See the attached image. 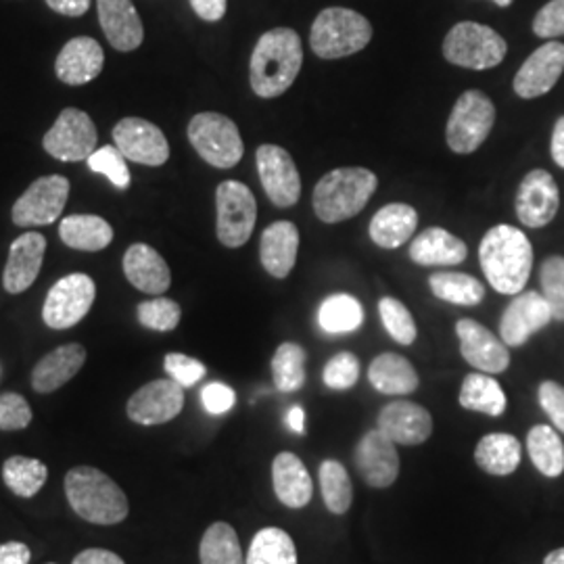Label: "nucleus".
<instances>
[{
	"label": "nucleus",
	"mask_w": 564,
	"mask_h": 564,
	"mask_svg": "<svg viewBox=\"0 0 564 564\" xmlns=\"http://www.w3.org/2000/svg\"><path fill=\"white\" fill-rule=\"evenodd\" d=\"M479 262L487 282L502 295L523 293L533 268V247L521 228L498 224L479 245Z\"/></svg>",
	"instance_id": "obj_1"
},
{
	"label": "nucleus",
	"mask_w": 564,
	"mask_h": 564,
	"mask_svg": "<svg viewBox=\"0 0 564 564\" xmlns=\"http://www.w3.org/2000/svg\"><path fill=\"white\" fill-rule=\"evenodd\" d=\"M303 65L302 39L291 28H274L256 44L249 80L262 99H274L286 93L297 80Z\"/></svg>",
	"instance_id": "obj_2"
},
{
	"label": "nucleus",
	"mask_w": 564,
	"mask_h": 564,
	"mask_svg": "<svg viewBox=\"0 0 564 564\" xmlns=\"http://www.w3.org/2000/svg\"><path fill=\"white\" fill-rule=\"evenodd\" d=\"M65 496L72 510L88 523L118 524L130 512L120 485L95 466H74L65 475Z\"/></svg>",
	"instance_id": "obj_3"
},
{
	"label": "nucleus",
	"mask_w": 564,
	"mask_h": 564,
	"mask_svg": "<svg viewBox=\"0 0 564 564\" xmlns=\"http://www.w3.org/2000/svg\"><path fill=\"white\" fill-rule=\"evenodd\" d=\"M379 186L377 174L364 167H339L324 174L314 188V212L324 224H339L358 216Z\"/></svg>",
	"instance_id": "obj_4"
},
{
	"label": "nucleus",
	"mask_w": 564,
	"mask_h": 564,
	"mask_svg": "<svg viewBox=\"0 0 564 564\" xmlns=\"http://www.w3.org/2000/svg\"><path fill=\"white\" fill-rule=\"evenodd\" d=\"M372 41V25L358 11L328 7L316 18L310 44L321 59H343L360 53Z\"/></svg>",
	"instance_id": "obj_5"
},
{
	"label": "nucleus",
	"mask_w": 564,
	"mask_h": 564,
	"mask_svg": "<svg viewBox=\"0 0 564 564\" xmlns=\"http://www.w3.org/2000/svg\"><path fill=\"white\" fill-rule=\"evenodd\" d=\"M508 44L505 39L484 23L460 21L444 41V57L452 65L466 69H491L505 61Z\"/></svg>",
	"instance_id": "obj_6"
},
{
	"label": "nucleus",
	"mask_w": 564,
	"mask_h": 564,
	"mask_svg": "<svg viewBox=\"0 0 564 564\" xmlns=\"http://www.w3.org/2000/svg\"><path fill=\"white\" fill-rule=\"evenodd\" d=\"M188 141L202 160L220 170L235 167L245 153L237 123L216 111H203L191 120Z\"/></svg>",
	"instance_id": "obj_7"
},
{
	"label": "nucleus",
	"mask_w": 564,
	"mask_h": 564,
	"mask_svg": "<svg viewBox=\"0 0 564 564\" xmlns=\"http://www.w3.org/2000/svg\"><path fill=\"white\" fill-rule=\"evenodd\" d=\"M494 121L496 107L491 99L481 90H466L449 113L445 128L447 147L460 155L475 153L487 141Z\"/></svg>",
	"instance_id": "obj_8"
},
{
	"label": "nucleus",
	"mask_w": 564,
	"mask_h": 564,
	"mask_svg": "<svg viewBox=\"0 0 564 564\" xmlns=\"http://www.w3.org/2000/svg\"><path fill=\"white\" fill-rule=\"evenodd\" d=\"M216 207L218 239L228 249L242 247L251 239L258 220V203L253 193L242 182H223L216 191Z\"/></svg>",
	"instance_id": "obj_9"
},
{
	"label": "nucleus",
	"mask_w": 564,
	"mask_h": 564,
	"mask_svg": "<svg viewBox=\"0 0 564 564\" xmlns=\"http://www.w3.org/2000/svg\"><path fill=\"white\" fill-rule=\"evenodd\" d=\"M97 297V284L88 274H69L53 284L48 291L42 318L48 328L65 330L86 318Z\"/></svg>",
	"instance_id": "obj_10"
},
{
	"label": "nucleus",
	"mask_w": 564,
	"mask_h": 564,
	"mask_svg": "<svg viewBox=\"0 0 564 564\" xmlns=\"http://www.w3.org/2000/svg\"><path fill=\"white\" fill-rule=\"evenodd\" d=\"M99 134L88 113L67 107L44 134V151L59 162H86L97 151Z\"/></svg>",
	"instance_id": "obj_11"
},
{
	"label": "nucleus",
	"mask_w": 564,
	"mask_h": 564,
	"mask_svg": "<svg viewBox=\"0 0 564 564\" xmlns=\"http://www.w3.org/2000/svg\"><path fill=\"white\" fill-rule=\"evenodd\" d=\"M258 174L268 199L276 207H291L302 197V178L289 151L279 144H262L256 153Z\"/></svg>",
	"instance_id": "obj_12"
},
{
	"label": "nucleus",
	"mask_w": 564,
	"mask_h": 564,
	"mask_svg": "<svg viewBox=\"0 0 564 564\" xmlns=\"http://www.w3.org/2000/svg\"><path fill=\"white\" fill-rule=\"evenodd\" d=\"M69 197L65 176H44L21 195L13 205V223L18 226H48L59 220Z\"/></svg>",
	"instance_id": "obj_13"
},
{
	"label": "nucleus",
	"mask_w": 564,
	"mask_h": 564,
	"mask_svg": "<svg viewBox=\"0 0 564 564\" xmlns=\"http://www.w3.org/2000/svg\"><path fill=\"white\" fill-rule=\"evenodd\" d=\"M184 408V387L172 379H160L141 387L128 400L126 412L132 423L155 426L174 421Z\"/></svg>",
	"instance_id": "obj_14"
},
{
	"label": "nucleus",
	"mask_w": 564,
	"mask_h": 564,
	"mask_svg": "<svg viewBox=\"0 0 564 564\" xmlns=\"http://www.w3.org/2000/svg\"><path fill=\"white\" fill-rule=\"evenodd\" d=\"M354 464L366 485L375 489L391 487L400 475L398 447L379 429L368 431L358 442L354 449Z\"/></svg>",
	"instance_id": "obj_15"
},
{
	"label": "nucleus",
	"mask_w": 564,
	"mask_h": 564,
	"mask_svg": "<svg viewBox=\"0 0 564 564\" xmlns=\"http://www.w3.org/2000/svg\"><path fill=\"white\" fill-rule=\"evenodd\" d=\"M113 141L130 162L158 167L170 160V142L162 130L141 118H126L113 128Z\"/></svg>",
	"instance_id": "obj_16"
},
{
	"label": "nucleus",
	"mask_w": 564,
	"mask_h": 564,
	"mask_svg": "<svg viewBox=\"0 0 564 564\" xmlns=\"http://www.w3.org/2000/svg\"><path fill=\"white\" fill-rule=\"evenodd\" d=\"M561 207V193L554 176L545 170H533L524 176L517 193V218L529 228H544Z\"/></svg>",
	"instance_id": "obj_17"
},
{
	"label": "nucleus",
	"mask_w": 564,
	"mask_h": 564,
	"mask_svg": "<svg viewBox=\"0 0 564 564\" xmlns=\"http://www.w3.org/2000/svg\"><path fill=\"white\" fill-rule=\"evenodd\" d=\"M554 321L544 295L538 291L519 293L506 307L500 321V337L508 347H521Z\"/></svg>",
	"instance_id": "obj_18"
},
{
	"label": "nucleus",
	"mask_w": 564,
	"mask_h": 564,
	"mask_svg": "<svg viewBox=\"0 0 564 564\" xmlns=\"http://www.w3.org/2000/svg\"><path fill=\"white\" fill-rule=\"evenodd\" d=\"M564 72L563 42H545L529 55L514 76V93L521 99H538L547 95Z\"/></svg>",
	"instance_id": "obj_19"
},
{
	"label": "nucleus",
	"mask_w": 564,
	"mask_h": 564,
	"mask_svg": "<svg viewBox=\"0 0 564 564\" xmlns=\"http://www.w3.org/2000/svg\"><path fill=\"white\" fill-rule=\"evenodd\" d=\"M464 360L485 375H500L510 366V351L502 339H498L484 324L464 318L456 324Z\"/></svg>",
	"instance_id": "obj_20"
},
{
	"label": "nucleus",
	"mask_w": 564,
	"mask_h": 564,
	"mask_svg": "<svg viewBox=\"0 0 564 564\" xmlns=\"http://www.w3.org/2000/svg\"><path fill=\"white\" fill-rule=\"evenodd\" d=\"M377 429L383 431L384 435L395 445H421L431 437L433 433V419L429 410L414 402L387 403L379 412Z\"/></svg>",
	"instance_id": "obj_21"
},
{
	"label": "nucleus",
	"mask_w": 564,
	"mask_h": 564,
	"mask_svg": "<svg viewBox=\"0 0 564 564\" xmlns=\"http://www.w3.org/2000/svg\"><path fill=\"white\" fill-rule=\"evenodd\" d=\"M44 251H46V239L41 232H25L20 239L11 242L9 260L2 274V284L7 293L20 295L36 282L41 274Z\"/></svg>",
	"instance_id": "obj_22"
},
{
	"label": "nucleus",
	"mask_w": 564,
	"mask_h": 564,
	"mask_svg": "<svg viewBox=\"0 0 564 564\" xmlns=\"http://www.w3.org/2000/svg\"><path fill=\"white\" fill-rule=\"evenodd\" d=\"M99 21L109 44L120 53H132L144 41V28L132 0H97Z\"/></svg>",
	"instance_id": "obj_23"
},
{
	"label": "nucleus",
	"mask_w": 564,
	"mask_h": 564,
	"mask_svg": "<svg viewBox=\"0 0 564 564\" xmlns=\"http://www.w3.org/2000/svg\"><path fill=\"white\" fill-rule=\"evenodd\" d=\"M105 53L102 46L90 36H78L61 48L55 61L57 78L67 86H82L95 80L102 72Z\"/></svg>",
	"instance_id": "obj_24"
},
{
	"label": "nucleus",
	"mask_w": 564,
	"mask_h": 564,
	"mask_svg": "<svg viewBox=\"0 0 564 564\" xmlns=\"http://www.w3.org/2000/svg\"><path fill=\"white\" fill-rule=\"evenodd\" d=\"M123 274L132 286L149 295H162L172 284V272L162 256L144 245L134 242L123 256Z\"/></svg>",
	"instance_id": "obj_25"
},
{
	"label": "nucleus",
	"mask_w": 564,
	"mask_h": 564,
	"mask_svg": "<svg viewBox=\"0 0 564 564\" xmlns=\"http://www.w3.org/2000/svg\"><path fill=\"white\" fill-rule=\"evenodd\" d=\"M300 253V230L293 223L270 224L260 242V260L265 272L274 279H286L295 268Z\"/></svg>",
	"instance_id": "obj_26"
},
{
	"label": "nucleus",
	"mask_w": 564,
	"mask_h": 564,
	"mask_svg": "<svg viewBox=\"0 0 564 564\" xmlns=\"http://www.w3.org/2000/svg\"><path fill=\"white\" fill-rule=\"evenodd\" d=\"M272 485L281 505L300 510L312 502L314 481L293 452H281L272 463Z\"/></svg>",
	"instance_id": "obj_27"
},
{
	"label": "nucleus",
	"mask_w": 564,
	"mask_h": 564,
	"mask_svg": "<svg viewBox=\"0 0 564 564\" xmlns=\"http://www.w3.org/2000/svg\"><path fill=\"white\" fill-rule=\"evenodd\" d=\"M86 362V349L80 343H67L46 354L32 370V387L36 393H53L69 383Z\"/></svg>",
	"instance_id": "obj_28"
},
{
	"label": "nucleus",
	"mask_w": 564,
	"mask_h": 564,
	"mask_svg": "<svg viewBox=\"0 0 564 564\" xmlns=\"http://www.w3.org/2000/svg\"><path fill=\"white\" fill-rule=\"evenodd\" d=\"M419 226V214L412 205L389 203L381 207L370 220L368 232L372 242L383 249H398L403 242L410 241Z\"/></svg>",
	"instance_id": "obj_29"
},
{
	"label": "nucleus",
	"mask_w": 564,
	"mask_h": 564,
	"mask_svg": "<svg viewBox=\"0 0 564 564\" xmlns=\"http://www.w3.org/2000/svg\"><path fill=\"white\" fill-rule=\"evenodd\" d=\"M466 256V242L440 226L426 228L410 245V260L419 265H458Z\"/></svg>",
	"instance_id": "obj_30"
},
{
	"label": "nucleus",
	"mask_w": 564,
	"mask_h": 564,
	"mask_svg": "<svg viewBox=\"0 0 564 564\" xmlns=\"http://www.w3.org/2000/svg\"><path fill=\"white\" fill-rule=\"evenodd\" d=\"M368 381L384 395H410L419 389V372L400 354H381L368 368Z\"/></svg>",
	"instance_id": "obj_31"
},
{
	"label": "nucleus",
	"mask_w": 564,
	"mask_h": 564,
	"mask_svg": "<svg viewBox=\"0 0 564 564\" xmlns=\"http://www.w3.org/2000/svg\"><path fill=\"white\" fill-rule=\"evenodd\" d=\"M523 456L521 442L514 435L508 433H491L475 447V463L477 466L494 477L512 475Z\"/></svg>",
	"instance_id": "obj_32"
},
{
	"label": "nucleus",
	"mask_w": 564,
	"mask_h": 564,
	"mask_svg": "<svg viewBox=\"0 0 564 564\" xmlns=\"http://www.w3.org/2000/svg\"><path fill=\"white\" fill-rule=\"evenodd\" d=\"M59 237L72 249L97 253L113 241V228L101 216L76 214L61 220Z\"/></svg>",
	"instance_id": "obj_33"
},
{
	"label": "nucleus",
	"mask_w": 564,
	"mask_h": 564,
	"mask_svg": "<svg viewBox=\"0 0 564 564\" xmlns=\"http://www.w3.org/2000/svg\"><path fill=\"white\" fill-rule=\"evenodd\" d=\"M527 452L533 466L550 479L564 473V444L561 435L550 424H538L527 435Z\"/></svg>",
	"instance_id": "obj_34"
},
{
	"label": "nucleus",
	"mask_w": 564,
	"mask_h": 564,
	"mask_svg": "<svg viewBox=\"0 0 564 564\" xmlns=\"http://www.w3.org/2000/svg\"><path fill=\"white\" fill-rule=\"evenodd\" d=\"M458 400L466 410L481 412L487 416H502L508 405L505 389L485 372H473L464 379Z\"/></svg>",
	"instance_id": "obj_35"
},
{
	"label": "nucleus",
	"mask_w": 564,
	"mask_h": 564,
	"mask_svg": "<svg viewBox=\"0 0 564 564\" xmlns=\"http://www.w3.org/2000/svg\"><path fill=\"white\" fill-rule=\"evenodd\" d=\"M245 564H297V547L284 529L265 527L251 540Z\"/></svg>",
	"instance_id": "obj_36"
},
{
	"label": "nucleus",
	"mask_w": 564,
	"mask_h": 564,
	"mask_svg": "<svg viewBox=\"0 0 564 564\" xmlns=\"http://www.w3.org/2000/svg\"><path fill=\"white\" fill-rule=\"evenodd\" d=\"M364 323L362 303L347 293L328 295L318 307V324L328 335H347Z\"/></svg>",
	"instance_id": "obj_37"
},
{
	"label": "nucleus",
	"mask_w": 564,
	"mask_h": 564,
	"mask_svg": "<svg viewBox=\"0 0 564 564\" xmlns=\"http://www.w3.org/2000/svg\"><path fill=\"white\" fill-rule=\"evenodd\" d=\"M202 564H245L241 542L235 527L214 523L207 527L199 544Z\"/></svg>",
	"instance_id": "obj_38"
},
{
	"label": "nucleus",
	"mask_w": 564,
	"mask_h": 564,
	"mask_svg": "<svg viewBox=\"0 0 564 564\" xmlns=\"http://www.w3.org/2000/svg\"><path fill=\"white\" fill-rule=\"evenodd\" d=\"M429 286L437 300L454 305L470 307L479 305L485 297L484 282L463 272H437L429 279Z\"/></svg>",
	"instance_id": "obj_39"
},
{
	"label": "nucleus",
	"mask_w": 564,
	"mask_h": 564,
	"mask_svg": "<svg viewBox=\"0 0 564 564\" xmlns=\"http://www.w3.org/2000/svg\"><path fill=\"white\" fill-rule=\"evenodd\" d=\"M48 479V468L36 458L11 456L2 464V481L20 498H34Z\"/></svg>",
	"instance_id": "obj_40"
},
{
	"label": "nucleus",
	"mask_w": 564,
	"mask_h": 564,
	"mask_svg": "<svg viewBox=\"0 0 564 564\" xmlns=\"http://www.w3.org/2000/svg\"><path fill=\"white\" fill-rule=\"evenodd\" d=\"M305 349L297 343H282L272 358V379L281 393H295L305 384Z\"/></svg>",
	"instance_id": "obj_41"
},
{
	"label": "nucleus",
	"mask_w": 564,
	"mask_h": 564,
	"mask_svg": "<svg viewBox=\"0 0 564 564\" xmlns=\"http://www.w3.org/2000/svg\"><path fill=\"white\" fill-rule=\"evenodd\" d=\"M324 506L333 514H345L354 502V487L347 468L339 460H324L318 470Z\"/></svg>",
	"instance_id": "obj_42"
},
{
	"label": "nucleus",
	"mask_w": 564,
	"mask_h": 564,
	"mask_svg": "<svg viewBox=\"0 0 564 564\" xmlns=\"http://www.w3.org/2000/svg\"><path fill=\"white\" fill-rule=\"evenodd\" d=\"M379 314L383 321L384 330L389 333V337L400 345H412L416 341V323L410 314V310L402 302L393 300V297H383L379 302Z\"/></svg>",
	"instance_id": "obj_43"
},
{
	"label": "nucleus",
	"mask_w": 564,
	"mask_h": 564,
	"mask_svg": "<svg viewBox=\"0 0 564 564\" xmlns=\"http://www.w3.org/2000/svg\"><path fill=\"white\" fill-rule=\"evenodd\" d=\"M137 316L144 328L158 330V333H170L181 324L182 310L174 300L155 297V300L139 303Z\"/></svg>",
	"instance_id": "obj_44"
},
{
	"label": "nucleus",
	"mask_w": 564,
	"mask_h": 564,
	"mask_svg": "<svg viewBox=\"0 0 564 564\" xmlns=\"http://www.w3.org/2000/svg\"><path fill=\"white\" fill-rule=\"evenodd\" d=\"M540 282H542V295L552 310L554 321L564 323V258L552 256L542 263L540 270Z\"/></svg>",
	"instance_id": "obj_45"
},
{
	"label": "nucleus",
	"mask_w": 564,
	"mask_h": 564,
	"mask_svg": "<svg viewBox=\"0 0 564 564\" xmlns=\"http://www.w3.org/2000/svg\"><path fill=\"white\" fill-rule=\"evenodd\" d=\"M86 163H88V167H90L93 172L107 176L109 182H111L116 188H120V191H126V188L130 186V182H132L126 158L121 155V151L118 147H111V144H109V147L97 149V151L86 160Z\"/></svg>",
	"instance_id": "obj_46"
},
{
	"label": "nucleus",
	"mask_w": 564,
	"mask_h": 564,
	"mask_svg": "<svg viewBox=\"0 0 564 564\" xmlns=\"http://www.w3.org/2000/svg\"><path fill=\"white\" fill-rule=\"evenodd\" d=\"M323 379L328 389L347 391L360 379V360L349 351H341L326 362Z\"/></svg>",
	"instance_id": "obj_47"
},
{
	"label": "nucleus",
	"mask_w": 564,
	"mask_h": 564,
	"mask_svg": "<svg viewBox=\"0 0 564 564\" xmlns=\"http://www.w3.org/2000/svg\"><path fill=\"white\" fill-rule=\"evenodd\" d=\"M163 368L170 375V379L176 381L184 389L199 383L205 377V372H207V368H205L202 360L184 356V354H167L163 358Z\"/></svg>",
	"instance_id": "obj_48"
},
{
	"label": "nucleus",
	"mask_w": 564,
	"mask_h": 564,
	"mask_svg": "<svg viewBox=\"0 0 564 564\" xmlns=\"http://www.w3.org/2000/svg\"><path fill=\"white\" fill-rule=\"evenodd\" d=\"M32 408L20 393L0 395V431H23L32 423Z\"/></svg>",
	"instance_id": "obj_49"
},
{
	"label": "nucleus",
	"mask_w": 564,
	"mask_h": 564,
	"mask_svg": "<svg viewBox=\"0 0 564 564\" xmlns=\"http://www.w3.org/2000/svg\"><path fill=\"white\" fill-rule=\"evenodd\" d=\"M533 32L540 39L564 36V0H550L533 20Z\"/></svg>",
	"instance_id": "obj_50"
},
{
	"label": "nucleus",
	"mask_w": 564,
	"mask_h": 564,
	"mask_svg": "<svg viewBox=\"0 0 564 564\" xmlns=\"http://www.w3.org/2000/svg\"><path fill=\"white\" fill-rule=\"evenodd\" d=\"M540 405L556 431L564 433V387L554 381H544L538 389Z\"/></svg>",
	"instance_id": "obj_51"
},
{
	"label": "nucleus",
	"mask_w": 564,
	"mask_h": 564,
	"mask_svg": "<svg viewBox=\"0 0 564 564\" xmlns=\"http://www.w3.org/2000/svg\"><path fill=\"white\" fill-rule=\"evenodd\" d=\"M203 408L207 410V414L220 416L235 408L237 403V393L224 383L205 384L202 389Z\"/></svg>",
	"instance_id": "obj_52"
},
{
	"label": "nucleus",
	"mask_w": 564,
	"mask_h": 564,
	"mask_svg": "<svg viewBox=\"0 0 564 564\" xmlns=\"http://www.w3.org/2000/svg\"><path fill=\"white\" fill-rule=\"evenodd\" d=\"M72 564H126L116 552L102 547H88L80 552Z\"/></svg>",
	"instance_id": "obj_53"
},
{
	"label": "nucleus",
	"mask_w": 564,
	"mask_h": 564,
	"mask_svg": "<svg viewBox=\"0 0 564 564\" xmlns=\"http://www.w3.org/2000/svg\"><path fill=\"white\" fill-rule=\"evenodd\" d=\"M191 7L205 21H220L226 15V0H191Z\"/></svg>",
	"instance_id": "obj_54"
},
{
	"label": "nucleus",
	"mask_w": 564,
	"mask_h": 564,
	"mask_svg": "<svg viewBox=\"0 0 564 564\" xmlns=\"http://www.w3.org/2000/svg\"><path fill=\"white\" fill-rule=\"evenodd\" d=\"M32 558L30 547L21 542L0 544V564H28Z\"/></svg>",
	"instance_id": "obj_55"
},
{
	"label": "nucleus",
	"mask_w": 564,
	"mask_h": 564,
	"mask_svg": "<svg viewBox=\"0 0 564 564\" xmlns=\"http://www.w3.org/2000/svg\"><path fill=\"white\" fill-rule=\"evenodd\" d=\"M55 13L65 15V18H82L93 0H44Z\"/></svg>",
	"instance_id": "obj_56"
},
{
	"label": "nucleus",
	"mask_w": 564,
	"mask_h": 564,
	"mask_svg": "<svg viewBox=\"0 0 564 564\" xmlns=\"http://www.w3.org/2000/svg\"><path fill=\"white\" fill-rule=\"evenodd\" d=\"M552 158L554 162L564 167V116L558 118L554 123V132H552Z\"/></svg>",
	"instance_id": "obj_57"
},
{
	"label": "nucleus",
	"mask_w": 564,
	"mask_h": 564,
	"mask_svg": "<svg viewBox=\"0 0 564 564\" xmlns=\"http://www.w3.org/2000/svg\"><path fill=\"white\" fill-rule=\"evenodd\" d=\"M286 424H289V429H291L293 433H297V435L305 433V410H303L302 405H293V408L289 410Z\"/></svg>",
	"instance_id": "obj_58"
},
{
	"label": "nucleus",
	"mask_w": 564,
	"mask_h": 564,
	"mask_svg": "<svg viewBox=\"0 0 564 564\" xmlns=\"http://www.w3.org/2000/svg\"><path fill=\"white\" fill-rule=\"evenodd\" d=\"M544 564H564V547L550 552L544 558Z\"/></svg>",
	"instance_id": "obj_59"
},
{
	"label": "nucleus",
	"mask_w": 564,
	"mask_h": 564,
	"mask_svg": "<svg viewBox=\"0 0 564 564\" xmlns=\"http://www.w3.org/2000/svg\"><path fill=\"white\" fill-rule=\"evenodd\" d=\"M491 2H496L498 7H510L514 0H491Z\"/></svg>",
	"instance_id": "obj_60"
},
{
	"label": "nucleus",
	"mask_w": 564,
	"mask_h": 564,
	"mask_svg": "<svg viewBox=\"0 0 564 564\" xmlns=\"http://www.w3.org/2000/svg\"><path fill=\"white\" fill-rule=\"evenodd\" d=\"M48 564H55V563H48Z\"/></svg>",
	"instance_id": "obj_61"
}]
</instances>
